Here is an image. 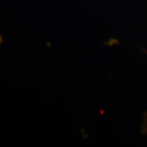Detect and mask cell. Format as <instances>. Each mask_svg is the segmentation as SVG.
I'll return each mask as SVG.
<instances>
[{
	"label": "cell",
	"instance_id": "6da1fadb",
	"mask_svg": "<svg viewBox=\"0 0 147 147\" xmlns=\"http://www.w3.org/2000/svg\"><path fill=\"white\" fill-rule=\"evenodd\" d=\"M3 42V40H2V37H1V35H0V44Z\"/></svg>",
	"mask_w": 147,
	"mask_h": 147
}]
</instances>
